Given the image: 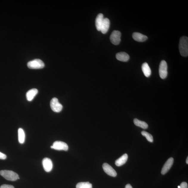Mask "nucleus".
Masks as SVG:
<instances>
[{
	"label": "nucleus",
	"mask_w": 188,
	"mask_h": 188,
	"mask_svg": "<svg viewBox=\"0 0 188 188\" xmlns=\"http://www.w3.org/2000/svg\"><path fill=\"white\" fill-rule=\"evenodd\" d=\"M188 157H187V160H186V163H187V164H188Z\"/></svg>",
	"instance_id": "nucleus-26"
},
{
	"label": "nucleus",
	"mask_w": 188,
	"mask_h": 188,
	"mask_svg": "<svg viewBox=\"0 0 188 188\" xmlns=\"http://www.w3.org/2000/svg\"><path fill=\"white\" fill-rule=\"evenodd\" d=\"M179 49L181 55L183 57H187L188 55V38L187 37L183 36L180 40Z\"/></svg>",
	"instance_id": "nucleus-1"
},
{
	"label": "nucleus",
	"mask_w": 188,
	"mask_h": 188,
	"mask_svg": "<svg viewBox=\"0 0 188 188\" xmlns=\"http://www.w3.org/2000/svg\"><path fill=\"white\" fill-rule=\"evenodd\" d=\"M133 122L136 126L141 128L144 129H147L148 127V124L145 122L140 121L138 119H134Z\"/></svg>",
	"instance_id": "nucleus-19"
},
{
	"label": "nucleus",
	"mask_w": 188,
	"mask_h": 188,
	"mask_svg": "<svg viewBox=\"0 0 188 188\" xmlns=\"http://www.w3.org/2000/svg\"><path fill=\"white\" fill-rule=\"evenodd\" d=\"M178 188H180V186H178Z\"/></svg>",
	"instance_id": "nucleus-27"
},
{
	"label": "nucleus",
	"mask_w": 188,
	"mask_h": 188,
	"mask_svg": "<svg viewBox=\"0 0 188 188\" xmlns=\"http://www.w3.org/2000/svg\"><path fill=\"white\" fill-rule=\"evenodd\" d=\"M104 19V15L102 13L98 14L97 16L95 21V24L97 30L99 31H100L101 27H102Z\"/></svg>",
	"instance_id": "nucleus-14"
},
{
	"label": "nucleus",
	"mask_w": 188,
	"mask_h": 188,
	"mask_svg": "<svg viewBox=\"0 0 188 188\" xmlns=\"http://www.w3.org/2000/svg\"><path fill=\"white\" fill-rule=\"evenodd\" d=\"M18 142L20 144H24L25 139V134L24 131L21 128H20L18 129Z\"/></svg>",
	"instance_id": "nucleus-18"
},
{
	"label": "nucleus",
	"mask_w": 188,
	"mask_h": 188,
	"mask_svg": "<svg viewBox=\"0 0 188 188\" xmlns=\"http://www.w3.org/2000/svg\"><path fill=\"white\" fill-rule=\"evenodd\" d=\"M134 40L138 42H144L147 40V37L139 32H134L133 34Z\"/></svg>",
	"instance_id": "nucleus-11"
},
{
	"label": "nucleus",
	"mask_w": 188,
	"mask_h": 188,
	"mask_svg": "<svg viewBox=\"0 0 188 188\" xmlns=\"http://www.w3.org/2000/svg\"><path fill=\"white\" fill-rule=\"evenodd\" d=\"M0 188H14L13 186L7 184L2 185Z\"/></svg>",
	"instance_id": "nucleus-23"
},
{
	"label": "nucleus",
	"mask_w": 188,
	"mask_h": 188,
	"mask_svg": "<svg viewBox=\"0 0 188 188\" xmlns=\"http://www.w3.org/2000/svg\"><path fill=\"white\" fill-rule=\"evenodd\" d=\"M116 59L120 61L127 62L130 59L129 55L126 53L121 52L117 53L116 55Z\"/></svg>",
	"instance_id": "nucleus-15"
},
{
	"label": "nucleus",
	"mask_w": 188,
	"mask_h": 188,
	"mask_svg": "<svg viewBox=\"0 0 188 188\" xmlns=\"http://www.w3.org/2000/svg\"><path fill=\"white\" fill-rule=\"evenodd\" d=\"M179 188H188L187 184L185 182H183L180 185Z\"/></svg>",
	"instance_id": "nucleus-22"
},
{
	"label": "nucleus",
	"mask_w": 188,
	"mask_h": 188,
	"mask_svg": "<svg viewBox=\"0 0 188 188\" xmlns=\"http://www.w3.org/2000/svg\"><path fill=\"white\" fill-rule=\"evenodd\" d=\"M142 68L145 76L146 77H150L151 74V71L148 64L146 63H144L142 65Z\"/></svg>",
	"instance_id": "nucleus-17"
},
{
	"label": "nucleus",
	"mask_w": 188,
	"mask_h": 188,
	"mask_svg": "<svg viewBox=\"0 0 188 188\" xmlns=\"http://www.w3.org/2000/svg\"><path fill=\"white\" fill-rule=\"evenodd\" d=\"M0 175L7 180L12 181L17 180L19 177L17 173L11 170H1L0 171Z\"/></svg>",
	"instance_id": "nucleus-2"
},
{
	"label": "nucleus",
	"mask_w": 188,
	"mask_h": 188,
	"mask_svg": "<svg viewBox=\"0 0 188 188\" xmlns=\"http://www.w3.org/2000/svg\"><path fill=\"white\" fill-rule=\"evenodd\" d=\"M121 33L119 31H114L110 37V39L111 43L115 45L119 44L121 41Z\"/></svg>",
	"instance_id": "nucleus-7"
},
{
	"label": "nucleus",
	"mask_w": 188,
	"mask_h": 188,
	"mask_svg": "<svg viewBox=\"0 0 188 188\" xmlns=\"http://www.w3.org/2000/svg\"><path fill=\"white\" fill-rule=\"evenodd\" d=\"M27 66L29 69H42L45 66L43 62L39 59H36L29 62Z\"/></svg>",
	"instance_id": "nucleus-3"
},
{
	"label": "nucleus",
	"mask_w": 188,
	"mask_h": 188,
	"mask_svg": "<svg viewBox=\"0 0 188 188\" xmlns=\"http://www.w3.org/2000/svg\"><path fill=\"white\" fill-rule=\"evenodd\" d=\"M141 133L142 136L146 138L148 141L151 142L153 141V138L150 134L145 131H142Z\"/></svg>",
	"instance_id": "nucleus-21"
},
{
	"label": "nucleus",
	"mask_w": 188,
	"mask_h": 188,
	"mask_svg": "<svg viewBox=\"0 0 188 188\" xmlns=\"http://www.w3.org/2000/svg\"><path fill=\"white\" fill-rule=\"evenodd\" d=\"M128 159V155L125 154L122 156L115 161V164L117 166L120 167L122 166L127 162Z\"/></svg>",
	"instance_id": "nucleus-16"
},
{
	"label": "nucleus",
	"mask_w": 188,
	"mask_h": 188,
	"mask_svg": "<svg viewBox=\"0 0 188 188\" xmlns=\"http://www.w3.org/2000/svg\"><path fill=\"white\" fill-rule=\"evenodd\" d=\"M50 106L52 110L56 113L60 112L63 108V106L56 98H54L51 100Z\"/></svg>",
	"instance_id": "nucleus-4"
},
{
	"label": "nucleus",
	"mask_w": 188,
	"mask_h": 188,
	"mask_svg": "<svg viewBox=\"0 0 188 188\" xmlns=\"http://www.w3.org/2000/svg\"><path fill=\"white\" fill-rule=\"evenodd\" d=\"M110 26V21L107 18H104L100 31L102 34H105L108 32Z\"/></svg>",
	"instance_id": "nucleus-12"
},
{
	"label": "nucleus",
	"mask_w": 188,
	"mask_h": 188,
	"mask_svg": "<svg viewBox=\"0 0 188 188\" xmlns=\"http://www.w3.org/2000/svg\"><path fill=\"white\" fill-rule=\"evenodd\" d=\"M76 188H92V185L89 182L78 183L76 186Z\"/></svg>",
	"instance_id": "nucleus-20"
},
{
	"label": "nucleus",
	"mask_w": 188,
	"mask_h": 188,
	"mask_svg": "<svg viewBox=\"0 0 188 188\" xmlns=\"http://www.w3.org/2000/svg\"><path fill=\"white\" fill-rule=\"evenodd\" d=\"M51 148L58 150L67 151L69 149V146L66 143L59 141H55L54 142L53 145L51 146Z\"/></svg>",
	"instance_id": "nucleus-6"
},
{
	"label": "nucleus",
	"mask_w": 188,
	"mask_h": 188,
	"mask_svg": "<svg viewBox=\"0 0 188 188\" xmlns=\"http://www.w3.org/2000/svg\"><path fill=\"white\" fill-rule=\"evenodd\" d=\"M125 188H133V187H132L131 185H130V184H128L126 185Z\"/></svg>",
	"instance_id": "nucleus-25"
},
{
	"label": "nucleus",
	"mask_w": 188,
	"mask_h": 188,
	"mask_svg": "<svg viewBox=\"0 0 188 188\" xmlns=\"http://www.w3.org/2000/svg\"><path fill=\"white\" fill-rule=\"evenodd\" d=\"M167 68L168 66L166 62L164 60L161 61L159 69V73L160 77L162 79H164L167 77L168 74Z\"/></svg>",
	"instance_id": "nucleus-5"
},
{
	"label": "nucleus",
	"mask_w": 188,
	"mask_h": 188,
	"mask_svg": "<svg viewBox=\"0 0 188 188\" xmlns=\"http://www.w3.org/2000/svg\"><path fill=\"white\" fill-rule=\"evenodd\" d=\"M174 160L173 158H169L163 166L162 169L161 173L164 175L168 172L172 167Z\"/></svg>",
	"instance_id": "nucleus-10"
},
{
	"label": "nucleus",
	"mask_w": 188,
	"mask_h": 188,
	"mask_svg": "<svg viewBox=\"0 0 188 188\" xmlns=\"http://www.w3.org/2000/svg\"><path fill=\"white\" fill-rule=\"evenodd\" d=\"M42 164L44 170L47 172H49L52 170L53 163L50 159L45 158L42 161Z\"/></svg>",
	"instance_id": "nucleus-9"
},
{
	"label": "nucleus",
	"mask_w": 188,
	"mask_h": 188,
	"mask_svg": "<svg viewBox=\"0 0 188 188\" xmlns=\"http://www.w3.org/2000/svg\"><path fill=\"white\" fill-rule=\"evenodd\" d=\"M102 168L105 173L110 176L115 177L117 175V173L110 165L107 163H104L102 165Z\"/></svg>",
	"instance_id": "nucleus-8"
},
{
	"label": "nucleus",
	"mask_w": 188,
	"mask_h": 188,
	"mask_svg": "<svg viewBox=\"0 0 188 188\" xmlns=\"http://www.w3.org/2000/svg\"><path fill=\"white\" fill-rule=\"evenodd\" d=\"M38 91L36 88H32L29 90L26 93V96L27 100L29 102L33 100L35 97L38 94Z\"/></svg>",
	"instance_id": "nucleus-13"
},
{
	"label": "nucleus",
	"mask_w": 188,
	"mask_h": 188,
	"mask_svg": "<svg viewBox=\"0 0 188 188\" xmlns=\"http://www.w3.org/2000/svg\"><path fill=\"white\" fill-rule=\"evenodd\" d=\"M7 158V156L5 154L0 152V159H1L5 160Z\"/></svg>",
	"instance_id": "nucleus-24"
}]
</instances>
